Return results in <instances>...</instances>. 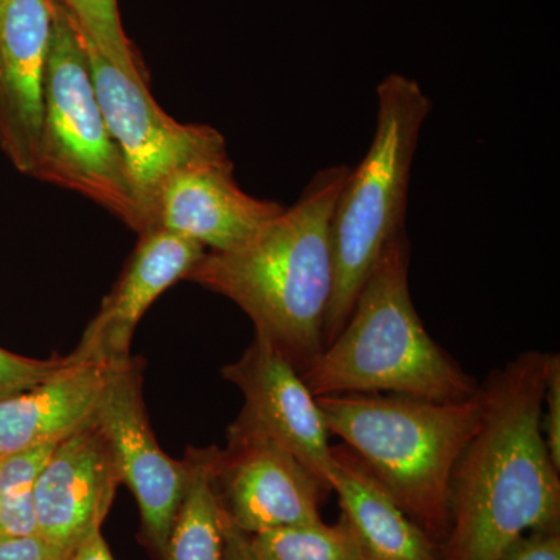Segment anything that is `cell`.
I'll return each mask as SVG.
<instances>
[{
	"label": "cell",
	"mask_w": 560,
	"mask_h": 560,
	"mask_svg": "<svg viewBox=\"0 0 560 560\" xmlns=\"http://www.w3.org/2000/svg\"><path fill=\"white\" fill-rule=\"evenodd\" d=\"M377 125L366 156L342 184L331 217L335 282L324 348L348 323L386 245L407 230L412 161L431 101L418 81L389 73L377 86Z\"/></svg>",
	"instance_id": "obj_5"
},
{
	"label": "cell",
	"mask_w": 560,
	"mask_h": 560,
	"mask_svg": "<svg viewBox=\"0 0 560 560\" xmlns=\"http://www.w3.org/2000/svg\"><path fill=\"white\" fill-rule=\"evenodd\" d=\"M500 560H560V526L522 534Z\"/></svg>",
	"instance_id": "obj_23"
},
{
	"label": "cell",
	"mask_w": 560,
	"mask_h": 560,
	"mask_svg": "<svg viewBox=\"0 0 560 560\" xmlns=\"http://www.w3.org/2000/svg\"><path fill=\"white\" fill-rule=\"evenodd\" d=\"M83 39L103 116L124 158L142 215V232L150 231L164 184L186 165L230 158L226 140L210 125L172 119L151 97L145 77L119 68Z\"/></svg>",
	"instance_id": "obj_7"
},
{
	"label": "cell",
	"mask_w": 560,
	"mask_h": 560,
	"mask_svg": "<svg viewBox=\"0 0 560 560\" xmlns=\"http://www.w3.org/2000/svg\"><path fill=\"white\" fill-rule=\"evenodd\" d=\"M50 7L43 127L32 176L83 195L140 234L142 215L98 103L83 35L58 0Z\"/></svg>",
	"instance_id": "obj_6"
},
{
	"label": "cell",
	"mask_w": 560,
	"mask_h": 560,
	"mask_svg": "<svg viewBox=\"0 0 560 560\" xmlns=\"http://www.w3.org/2000/svg\"><path fill=\"white\" fill-rule=\"evenodd\" d=\"M81 361L75 353L47 360L28 359L0 348V400L35 388ZM84 361V360H83Z\"/></svg>",
	"instance_id": "obj_20"
},
{
	"label": "cell",
	"mask_w": 560,
	"mask_h": 560,
	"mask_svg": "<svg viewBox=\"0 0 560 560\" xmlns=\"http://www.w3.org/2000/svg\"><path fill=\"white\" fill-rule=\"evenodd\" d=\"M350 168L315 173L300 200L228 250H206L186 280L237 304L267 341L304 374L324 350L334 294L331 217Z\"/></svg>",
	"instance_id": "obj_2"
},
{
	"label": "cell",
	"mask_w": 560,
	"mask_h": 560,
	"mask_svg": "<svg viewBox=\"0 0 560 560\" xmlns=\"http://www.w3.org/2000/svg\"><path fill=\"white\" fill-rule=\"evenodd\" d=\"M58 442L0 456V501L31 492Z\"/></svg>",
	"instance_id": "obj_21"
},
{
	"label": "cell",
	"mask_w": 560,
	"mask_h": 560,
	"mask_svg": "<svg viewBox=\"0 0 560 560\" xmlns=\"http://www.w3.org/2000/svg\"><path fill=\"white\" fill-rule=\"evenodd\" d=\"M221 530H223V560H259L250 547L249 534L231 521L220 504Z\"/></svg>",
	"instance_id": "obj_25"
},
{
	"label": "cell",
	"mask_w": 560,
	"mask_h": 560,
	"mask_svg": "<svg viewBox=\"0 0 560 560\" xmlns=\"http://www.w3.org/2000/svg\"><path fill=\"white\" fill-rule=\"evenodd\" d=\"M7 0H0V18H2L3 9H5Z\"/></svg>",
	"instance_id": "obj_27"
},
{
	"label": "cell",
	"mask_w": 560,
	"mask_h": 560,
	"mask_svg": "<svg viewBox=\"0 0 560 560\" xmlns=\"http://www.w3.org/2000/svg\"><path fill=\"white\" fill-rule=\"evenodd\" d=\"M0 560H69L39 534L0 540Z\"/></svg>",
	"instance_id": "obj_24"
},
{
	"label": "cell",
	"mask_w": 560,
	"mask_h": 560,
	"mask_svg": "<svg viewBox=\"0 0 560 560\" xmlns=\"http://www.w3.org/2000/svg\"><path fill=\"white\" fill-rule=\"evenodd\" d=\"M139 235L119 280L73 350L80 360L106 368L130 361L132 335L140 319L162 293L186 280L206 254L200 243L168 231L150 230Z\"/></svg>",
	"instance_id": "obj_12"
},
{
	"label": "cell",
	"mask_w": 560,
	"mask_h": 560,
	"mask_svg": "<svg viewBox=\"0 0 560 560\" xmlns=\"http://www.w3.org/2000/svg\"><path fill=\"white\" fill-rule=\"evenodd\" d=\"M69 560H114L108 544L103 537L102 529L92 533L83 544L77 548Z\"/></svg>",
	"instance_id": "obj_26"
},
{
	"label": "cell",
	"mask_w": 560,
	"mask_h": 560,
	"mask_svg": "<svg viewBox=\"0 0 560 560\" xmlns=\"http://www.w3.org/2000/svg\"><path fill=\"white\" fill-rule=\"evenodd\" d=\"M121 485L116 459L95 415L58 442L35 486L36 529L70 556L103 522Z\"/></svg>",
	"instance_id": "obj_11"
},
{
	"label": "cell",
	"mask_w": 560,
	"mask_h": 560,
	"mask_svg": "<svg viewBox=\"0 0 560 560\" xmlns=\"http://www.w3.org/2000/svg\"><path fill=\"white\" fill-rule=\"evenodd\" d=\"M81 35L108 60L132 75L145 77L142 58L121 25L119 0H58Z\"/></svg>",
	"instance_id": "obj_19"
},
{
	"label": "cell",
	"mask_w": 560,
	"mask_h": 560,
	"mask_svg": "<svg viewBox=\"0 0 560 560\" xmlns=\"http://www.w3.org/2000/svg\"><path fill=\"white\" fill-rule=\"evenodd\" d=\"M330 488L364 560H441V545L400 510L346 445L331 447Z\"/></svg>",
	"instance_id": "obj_16"
},
{
	"label": "cell",
	"mask_w": 560,
	"mask_h": 560,
	"mask_svg": "<svg viewBox=\"0 0 560 560\" xmlns=\"http://www.w3.org/2000/svg\"><path fill=\"white\" fill-rule=\"evenodd\" d=\"M95 418L113 451L121 485L130 488L140 512L139 540L161 560L178 515L187 469L158 444L142 397V363L130 359L110 370Z\"/></svg>",
	"instance_id": "obj_8"
},
{
	"label": "cell",
	"mask_w": 560,
	"mask_h": 560,
	"mask_svg": "<svg viewBox=\"0 0 560 560\" xmlns=\"http://www.w3.org/2000/svg\"><path fill=\"white\" fill-rule=\"evenodd\" d=\"M548 353L528 350L482 383L480 425L456 464L441 560H500L529 530L560 526V469L545 441Z\"/></svg>",
	"instance_id": "obj_1"
},
{
	"label": "cell",
	"mask_w": 560,
	"mask_h": 560,
	"mask_svg": "<svg viewBox=\"0 0 560 560\" xmlns=\"http://www.w3.org/2000/svg\"><path fill=\"white\" fill-rule=\"evenodd\" d=\"M259 560H364L349 523L323 521L313 525L287 526L249 536Z\"/></svg>",
	"instance_id": "obj_18"
},
{
	"label": "cell",
	"mask_w": 560,
	"mask_h": 560,
	"mask_svg": "<svg viewBox=\"0 0 560 560\" xmlns=\"http://www.w3.org/2000/svg\"><path fill=\"white\" fill-rule=\"evenodd\" d=\"M243 394V408L231 427L256 431L278 442L330 488V433L318 400L282 353L254 337L235 363L221 371Z\"/></svg>",
	"instance_id": "obj_10"
},
{
	"label": "cell",
	"mask_w": 560,
	"mask_h": 560,
	"mask_svg": "<svg viewBox=\"0 0 560 560\" xmlns=\"http://www.w3.org/2000/svg\"><path fill=\"white\" fill-rule=\"evenodd\" d=\"M217 447L187 448V481L161 560H223L220 501L213 486Z\"/></svg>",
	"instance_id": "obj_17"
},
{
	"label": "cell",
	"mask_w": 560,
	"mask_h": 560,
	"mask_svg": "<svg viewBox=\"0 0 560 560\" xmlns=\"http://www.w3.org/2000/svg\"><path fill=\"white\" fill-rule=\"evenodd\" d=\"M316 400L329 433L341 438L400 510L441 545L451 526L453 470L480 425L481 388L453 401L393 394Z\"/></svg>",
	"instance_id": "obj_4"
},
{
	"label": "cell",
	"mask_w": 560,
	"mask_h": 560,
	"mask_svg": "<svg viewBox=\"0 0 560 560\" xmlns=\"http://www.w3.org/2000/svg\"><path fill=\"white\" fill-rule=\"evenodd\" d=\"M283 209L243 191L231 158L201 161L180 168L164 184L151 230L189 238L206 250H228L248 241Z\"/></svg>",
	"instance_id": "obj_14"
},
{
	"label": "cell",
	"mask_w": 560,
	"mask_h": 560,
	"mask_svg": "<svg viewBox=\"0 0 560 560\" xmlns=\"http://www.w3.org/2000/svg\"><path fill=\"white\" fill-rule=\"evenodd\" d=\"M545 441L552 463L560 469V359L559 353H548L547 381L544 394Z\"/></svg>",
	"instance_id": "obj_22"
},
{
	"label": "cell",
	"mask_w": 560,
	"mask_h": 560,
	"mask_svg": "<svg viewBox=\"0 0 560 560\" xmlns=\"http://www.w3.org/2000/svg\"><path fill=\"white\" fill-rule=\"evenodd\" d=\"M407 230L386 245L346 326L302 374L313 396L466 400L480 386L430 337L410 293Z\"/></svg>",
	"instance_id": "obj_3"
},
{
	"label": "cell",
	"mask_w": 560,
	"mask_h": 560,
	"mask_svg": "<svg viewBox=\"0 0 560 560\" xmlns=\"http://www.w3.org/2000/svg\"><path fill=\"white\" fill-rule=\"evenodd\" d=\"M51 35L50 0H7L0 18V149L31 175L38 156Z\"/></svg>",
	"instance_id": "obj_13"
},
{
	"label": "cell",
	"mask_w": 560,
	"mask_h": 560,
	"mask_svg": "<svg viewBox=\"0 0 560 560\" xmlns=\"http://www.w3.org/2000/svg\"><path fill=\"white\" fill-rule=\"evenodd\" d=\"M110 370L81 360L35 388L0 400V456L68 438L95 415Z\"/></svg>",
	"instance_id": "obj_15"
},
{
	"label": "cell",
	"mask_w": 560,
	"mask_h": 560,
	"mask_svg": "<svg viewBox=\"0 0 560 560\" xmlns=\"http://www.w3.org/2000/svg\"><path fill=\"white\" fill-rule=\"evenodd\" d=\"M217 448L213 486L221 508L246 534L313 525L331 490L296 456L256 431L228 429Z\"/></svg>",
	"instance_id": "obj_9"
}]
</instances>
